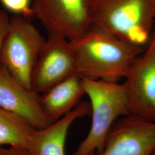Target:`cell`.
I'll list each match as a JSON object with an SVG mask.
<instances>
[{
  "label": "cell",
  "mask_w": 155,
  "mask_h": 155,
  "mask_svg": "<svg viewBox=\"0 0 155 155\" xmlns=\"http://www.w3.org/2000/svg\"><path fill=\"white\" fill-rule=\"evenodd\" d=\"M78 73L83 77L108 82L125 78L145 48L130 45L100 28L91 26L70 41Z\"/></svg>",
  "instance_id": "1"
},
{
  "label": "cell",
  "mask_w": 155,
  "mask_h": 155,
  "mask_svg": "<svg viewBox=\"0 0 155 155\" xmlns=\"http://www.w3.org/2000/svg\"><path fill=\"white\" fill-rule=\"evenodd\" d=\"M153 0H93L92 25L146 48L153 32Z\"/></svg>",
  "instance_id": "2"
},
{
  "label": "cell",
  "mask_w": 155,
  "mask_h": 155,
  "mask_svg": "<svg viewBox=\"0 0 155 155\" xmlns=\"http://www.w3.org/2000/svg\"><path fill=\"white\" fill-rule=\"evenodd\" d=\"M82 77L91 106V124L87 136L71 155H90L102 150L114 123L129 115L124 83Z\"/></svg>",
  "instance_id": "3"
},
{
  "label": "cell",
  "mask_w": 155,
  "mask_h": 155,
  "mask_svg": "<svg viewBox=\"0 0 155 155\" xmlns=\"http://www.w3.org/2000/svg\"><path fill=\"white\" fill-rule=\"evenodd\" d=\"M45 39L28 17H11L0 52V64L17 82L32 90V76Z\"/></svg>",
  "instance_id": "4"
},
{
  "label": "cell",
  "mask_w": 155,
  "mask_h": 155,
  "mask_svg": "<svg viewBox=\"0 0 155 155\" xmlns=\"http://www.w3.org/2000/svg\"><path fill=\"white\" fill-rule=\"evenodd\" d=\"M93 0H34L33 16L48 35L62 36L71 41L92 26Z\"/></svg>",
  "instance_id": "5"
},
{
  "label": "cell",
  "mask_w": 155,
  "mask_h": 155,
  "mask_svg": "<svg viewBox=\"0 0 155 155\" xmlns=\"http://www.w3.org/2000/svg\"><path fill=\"white\" fill-rule=\"evenodd\" d=\"M77 73V61L70 41L61 36L48 35L33 70L32 90L43 94Z\"/></svg>",
  "instance_id": "6"
},
{
  "label": "cell",
  "mask_w": 155,
  "mask_h": 155,
  "mask_svg": "<svg viewBox=\"0 0 155 155\" xmlns=\"http://www.w3.org/2000/svg\"><path fill=\"white\" fill-rule=\"evenodd\" d=\"M155 152V122L127 115L111 127L104 147L90 155H153Z\"/></svg>",
  "instance_id": "7"
},
{
  "label": "cell",
  "mask_w": 155,
  "mask_h": 155,
  "mask_svg": "<svg viewBox=\"0 0 155 155\" xmlns=\"http://www.w3.org/2000/svg\"><path fill=\"white\" fill-rule=\"evenodd\" d=\"M125 79L129 115L155 122V45L146 48Z\"/></svg>",
  "instance_id": "8"
},
{
  "label": "cell",
  "mask_w": 155,
  "mask_h": 155,
  "mask_svg": "<svg viewBox=\"0 0 155 155\" xmlns=\"http://www.w3.org/2000/svg\"><path fill=\"white\" fill-rule=\"evenodd\" d=\"M0 107L22 117L36 129L54 122L42 109L40 94L24 87L1 64Z\"/></svg>",
  "instance_id": "9"
},
{
  "label": "cell",
  "mask_w": 155,
  "mask_h": 155,
  "mask_svg": "<svg viewBox=\"0 0 155 155\" xmlns=\"http://www.w3.org/2000/svg\"><path fill=\"white\" fill-rule=\"evenodd\" d=\"M91 116L89 102H81L72 111L47 127L36 129L28 144L32 155H65L68 130L78 119Z\"/></svg>",
  "instance_id": "10"
},
{
  "label": "cell",
  "mask_w": 155,
  "mask_h": 155,
  "mask_svg": "<svg viewBox=\"0 0 155 155\" xmlns=\"http://www.w3.org/2000/svg\"><path fill=\"white\" fill-rule=\"evenodd\" d=\"M85 95L82 77L77 73L40 95V104L46 115L55 122L72 111Z\"/></svg>",
  "instance_id": "11"
},
{
  "label": "cell",
  "mask_w": 155,
  "mask_h": 155,
  "mask_svg": "<svg viewBox=\"0 0 155 155\" xmlns=\"http://www.w3.org/2000/svg\"><path fill=\"white\" fill-rule=\"evenodd\" d=\"M36 129L16 114L0 107V147H27Z\"/></svg>",
  "instance_id": "12"
},
{
  "label": "cell",
  "mask_w": 155,
  "mask_h": 155,
  "mask_svg": "<svg viewBox=\"0 0 155 155\" xmlns=\"http://www.w3.org/2000/svg\"><path fill=\"white\" fill-rule=\"evenodd\" d=\"M0 1L10 11L26 17L33 16L30 0H0Z\"/></svg>",
  "instance_id": "13"
},
{
  "label": "cell",
  "mask_w": 155,
  "mask_h": 155,
  "mask_svg": "<svg viewBox=\"0 0 155 155\" xmlns=\"http://www.w3.org/2000/svg\"><path fill=\"white\" fill-rule=\"evenodd\" d=\"M0 155H32L28 147L22 146H1Z\"/></svg>",
  "instance_id": "14"
},
{
  "label": "cell",
  "mask_w": 155,
  "mask_h": 155,
  "mask_svg": "<svg viewBox=\"0 0 155 155\" xmlns=\"http://www.w3.org/2000/svg\"><path fill=\"white\" fill-rule=\"evenodd\" d=\"M11 17L5 12L0 10V52L9 27Z\"/></svg>",
  "instance_id": "15"
},
{
  "label": "cell",
  "mask_w": 155,
  "mask_h": 155,
  "mask_svg": "<svg viewBox=\"0 0 155 155\" xmlns=\"http://www.w3.org/2000/svg\"><path fill=\"white\" fill-rule=\"evenodd\" d=\"M153 45H155V29L153 30V32L151 38L150 39V43L147 45V48L148 47H150V46Z\"/></svg>",
  "instance_id": "16"
},
{
  "label": "cell",
  "mask_w": 155,
  "mask_h": 155,
  "mask_svg": "<svg viewBox=\"0 0 155 155\" xmlns=\"http://www.w3.org/2000/svg\"><path fill=\"white\" fill-rule=\"evenodd\" d=\"M153 1H154V3H155V0H153Z\"/></svg>",
  "instance_id": "17"
},
{
  "label": "cell",
  "mask_w": 155,
  "mask_h": 155,
  "mask_svg": "<svg viewBox=\"0 0 155 155\" xmlns=\"http://www.w3.org/2000/svg\"><path fill=\"white\" fill-rule=\"evenodd\" d=\"M153 155H155V153H154V154H153Z\"/></svg>",
  "instance_id": "18"
}]
</instances>
